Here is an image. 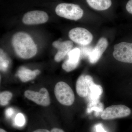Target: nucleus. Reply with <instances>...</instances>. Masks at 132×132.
Returning <instances> with one entry per match:
<instances>
[{
	"instance_id": "obj_14",
	"label": "nucleus",
	"mask_w": 132,
	"mask_h": 132,
	"mask_svg": "<svg viewBox=\"0 0 132 132\" xmlns=\"http://www.w3.org/2000/svg\"><path fill=\"white\" fill-rule=\"evenodd\" d=\"M86 1L92 8L99 11L108 9L112 5L111 0H86Z\"/></svg>"
},
{
	"instance_id": "obj_1",
	"label": "nucleus",
	"mask_w": 132,
	"mask_h": 132,
	"mask_svg": "<svg viewBox=\"0 0 132 132\" xmlns=\"http://www.w3.org/2000/svg\"><path fill=\"white\" fill-rule=\"evenodd\" d=\"M12 42L16 54L22 59H31L37 53L36 45L30 36L27 33H15L13 36Z\"/></svg>"
},
{
	"instance_id": "obj_17",
	"label": "nucleus",
	"mask_w": 132,
	"mask_h": 132,
	"mask_svg": "<svg viewBox=\"0 0 132 132\" xmlns=\"http://www.w3.org/2000/svg\"><path fill=\"white\" fill-rule=\"evenodd\" d=\"M15 123L19 126L21 127L24 126L26 122V119L24 115L21 113L17 114L15 118Z\"/></svg>"
},
{
	"instance_id": "obj_22",
	"label": "nucleus",
	"mask_w": 132,
	"mask_h": 132,
	"mask_svg": "<svg viewBox=\"0 0 132 132\" xmlns=\"http://www.w3.org/2000/svg\"><path fill=\"white\" fill-rule=\"evenodd\" d=\"M51 132H65L63 130L60 128H54L51 130Z\"/></svg>"
},
{
	"instance_id": "obj_3",
	"label": "nucleus",
	"mask_w": 132,
	"mask_h": 132,
	"mask_svg": "<svg viewBox=\"0 0 132 132\" xmlns=\"http://www.w3.org/2000/svg\"><path fill=\"white\" fill-rule=\"evenodd\" d=\"M54 93L57 100L62 105L69 106L74 102V93L65 82L60 81L57 83L55 87Z\"/></svg>"
},
{
	"instance_id": "obj_16",
	"label": "nucleus",
	"mask_w": 132,
	"mask_h": 132,
	"mask_svg": "<svg viewBox=\"0 0 132 132\" xmlns=\"http://www.w3.org/2000/svg\"><path fill=\"white\" fill-rule=\"evenodd\" d=\"M13 94L11 92L8 91L3 92L1 93L0 94V104L2 106H5L7 105L9 101L11 100Z\"/></svg>"
},
{
	"instance_id": "obj_4",
	"label": "nucleus",
	"mask_w": 132,
	"mask_h": 132,
	"mask_svg": "<svg viewBox=\"0 0 132 132\" xmlns=\"http://www.w3.org/2000/svg\"><path fill=\"white\" fill-rule=\"evenodd\" d=\"M130 109L123 105H114L105 109L101 114V118L105 120L125 118L130 115Z\"/></svg>"
},
{
	"instance_id": "obj_21",
	"label": "nucleus",
	"mask_w": 132,
	"mask_h": 132,
	"mask_svg": "<svg viewBox=\"0 0 132 132\" xmlns=\"http://www.w3.org/2000/svg\"><path fill=\"white\" fill-rule=\"evenodd\" d=\"M14 113L13 109L12 108H9L6 111L5 114L8 117H10Z\"/></svg>"
},
{
	"instance_id": "obj_24",
	"label": "nucleus",
	"mask_w": 132,
	"mask_h": 132,
	"mask_svg": "<svg viewBox=\"0 0 132 132\" xmlns=\"http://www.w3.org/2000/svg\"><path fill=\"white\" fill-rule=\"evenodd\" d=\"M0 132H7L5 130H3V129H2V128H1L0 129Z\"/></svg>"
},
{
	"instance_id": "obj_8",
	"label": "nucleus",
	"mask_w": 132,
	"mask_h": 132,
	"mask_svg": "<svg viewBox=\"0 0 132 132\" xmlns=\"http://www.w3.org/2000/svg\"><path fill=\"white\" fill-rule=\"evenodd\" d=\"M46 13L42 11L35 10L27 12L24 14L22 22L26 25H37L43 24L48 20Z\"/></svg>"
},
{
	"instance_id": "obj_23",
	"label": "nucleus",
	"mask_w": 132,
	"mask_h": 132,
	"mask_svg": "<svg viewBox=\"0 0 132 132\" xmlns=\"http://www.w3.org/2000/svg\"><path fill=\"white\" fill-rule=\"evenodd\" d=\"M33 132H51L48 131V130L46 129H40L38 130H36L34 131Z\"/></svg>"
},
{
	"instance_id": "obj_19",
	"label": "nucleus",
	"mask_w": 132,
	"mask_h": 132,
	"mask_svg": "<svg viewBox=\"0 0 132 132\" xmlns=\"http://www.w3.org/2000/svg\"><path fill=\"white\" fill-rule=\"evenodd\" d=\"M96 132H107L104 129L103 125L101 123H99L95 125V126Z\"/></svg>"
},
{
	"instance_id": "obj_12",
	"label": "nucleus",
	"mask_w": 132,
	"mask_h": 132,
	"mask_svg": "<svg viewBox=\"0 0 132 132\" xmlns=\"http://www.w3.org/2000/svg\"><path fill=\"white\" fill-rule=\"evenodd\" d=\"M52 45L54 47L58 49V52L54 57L55 60L57 62H60L71 51L73 46V43L70 40L63 42L55 41L53 43Z\"/></svg>"
},
{
	"instance_id": "obj_18",
	"label": "nucleus",
	"mask_w": 132,
	"mask_h": 132,
	"mask_svg": "<svg viewBox=\"0 0 132 132\" xmlns=\"http://www.w3.org/2000/svg\"><path fill=\"white\" fill-rule=\"evenodd\" d=\"M9 62L3 59L2 55L1 56V69L2 71L6 70Z\"/></svg>"
},
{
	"instance_id": "obj_10",
	"label": "nucleus",
	"mask_w": 132,
	"mask_h": 132,
	"mask_svg": "<svg viewBox=\"0 0 132 132\" xmlns=\"http://www.w3.org/2000/svg\"><path fill=\"white\" fill-rule=\"evenodd\" d=\"M81 54L80 50L78 48L71 50L68 54L67 59L62 64V69L67 72H71L75 69L79 63Z\"/></svg>"
},
{
	"instance_id": "obj_6",
	"label": "nucleus",
	"mask_w": 132,
	"mask_h": 132,
	"mask_svg": "<svg viewBox=\"0 0 132 132\" xmlns=\"http://www.w3.org/2000/svg\"><path fill=\"white\" fill-rule=\"evenodd\" d=\"M69 36L72 41L82 45H89L93 39L91 33L82 28H76L71 29L69 32Z\"/></svg>"
},
{
	"instance_id": "obj_15",
	"label": "nucleus",
	"mask_w": 132,
	"mask_h": 132,
	"mask_svg": "<svg viewBox=\"0 0 132 132\" xmlns=\"http://www.w3.org/2000/svg\"><path fill=\"white\" fill-rule=\"evenodd\" d=\"M17 75L22 82H26L29 81L34 79L36 77V74L34 71L22 68L19 70Z\"/></svg>"
},
{
	"instance_id": "obj_9",
	"label": "nucleus",
	"mask_w": 132,
	"mask_h": 132,
	"mask_svg": "<svg viewBox=\"0 0 132 132\" xmlns=\"http://www.w3.org/2000/svg\"><path fill=\"white\" fill-rule=\"evenodd\" d=\"M94 83L91 76L82 75L78 78L76 82V90L80 97L85 98L88 96L90 86Z\"/></svg>"
},
{
	"instance_id": "obj_13",
	"label": "nucleus",
	"mask_w": 132,
	"mask_h": 132,
	"mask_svg": "<svg viewBox=\"0 0 132 132\" xmlns=\"http://www.w3.org/2000/svg\"><path fill=\"white\" fill-rule=\"evenodd\" d=\"M103 93V89L101 86L94 83L90 88V92L88 97L89 104H96L98 103L99 100Z\"/></svg>"
},
{
	"instance_id": "obj_7",
	"label": "nucleus",
	"mask_w": 132,
	"mask_h": 132,
	"mask_svg": "<svg viewBox=\"0 0 132 132\" xmlns=\"http://www.w3.org/2000/svg\"><path fill=\"white\" fill-rule=\"evenodd\" d=\"M24 95L27 98L42 106H48L50 104L49 93L45 88H41L39 92L27 90Z\"/></svg>"
},
{
	"instance_id": "obj_2",
	"label": "nucleus",
	"mask_w": 132,
	"mask_h": 132,
	"mask_svg": "<svg viewBox=\"0 0 132 132\" xmlns=\"http://www.w3.org/2000/svg\"><path fill=\"white\" fill-rule=\"evenodd\" d=\"M55 11L59 16L75 21L81 18L84 13L79 5L72 3H60L57 5Z\"/></svg>"
},
{
	"instance_id": "obj_5",
	"label": "nucleus",
	"mask_w": 132,
	"mask_h": 132,
	"mask_svg": "<svg viewBox=\"0 0 132 132\" xmlns=\"http://www.w3.org/2000/svg\"><path fill=\"white\" fill-rule=\"evenodd\" d=\"M114 57L118 61L132 63V43L122 42L114 47Z\"/></svg>"
},
{
	"instance_id": "obj_20",
	"label": "nucleus",
	"mask_w": 132,
	"mask_h": 132,
	"mask_svg": "<svg viewBox=\"0 0 132 132\" xmlns=\"http://www.w3.org/2000/svg\"><path fill=\"white\" fill-rule=\"evenodd\" d=\"M126 9L127 12L132 14V0H130L126 6Z\"/></svg>"
},
{
	"instance_id": "obj_11",
	"label": "nucleus",
	"mask_w": 132,
	"mask_h": 132,
	"mask_svg": "<svg viewBox=\"0 0 132 132\" xmlns=\"http://www.w3.org/2000/svg\"><path fill=\"white\" fill-rule=\"evenodd\" d=\"M108 45V41L106 38H101L99 39L96 46L90 52L88 55V59L90 63L95 64L100 60Z\"/></svg>"
}]
</instances>
